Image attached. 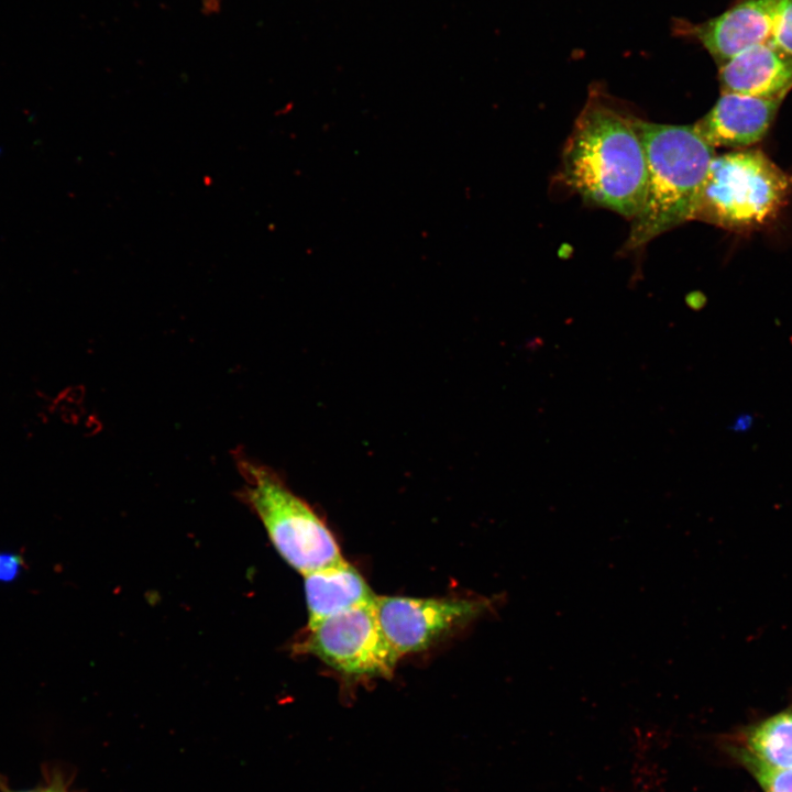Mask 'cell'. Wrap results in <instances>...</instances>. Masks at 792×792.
I'll return each mask as SVG.
<instances>
[{
	"label": "cell",
	"mask_w": 792,
	"mask_h": 792,
	"mask_svg": "<svg viewBox=\"0 0 792 792\" xmlns=\"http://www.w3.org/2000/svg\"><path fill=\"white\" fill-rule=\"evenodd\" d=\"M564 175L586 201L627 218L640 210L648 170L634 121L592 96L563 153Z\"/></svg>",
	"instance_id": "cell-1"
},
{
	"label": "cell",
	"mask_w": 792,
	"mask_h": 792,
	"mask_svg": "<svg viewBox=\"0 0 792 792\" xmlns=\"http://www.w3.org/2000/svg\"><path fill=\"white\" fill-rule=\"evenodd\" d=\"M632 121L644 145L648 170L645 200L632 218L626 242L627 249L635 250L694 219L716 153L694 125Z\"/></svg>",
	"instance_id": "cell-2"
},
{
	"label": "cell",
	"mask_w": 792,
	"mask_h": 792,
	"mask_svg": "<svg viewBox=\"0 0 792 792\" xmlns=\"http://www.w3.org/2000/svg\"><path fill=\"white\" fill-rule=\"evenodd\" d=\"M792 193V178L759 150H737L713 158L694 219L733 231L772 222Z\"/></svg>",
	"instance_id": "cell-3"
},
{
	"label": "cell",
	"mask_w": 792,
	"mask_h": 792,
	"mask_svg": "<svg viewBox=\"0 0 792 792\" xmlns=\"http://www.w3.org/2000/svg\"><path fill=\"white\" fill-rule=\"evenodd\" d=\"M243 496L282 558L301 574L342 562L339 544L319 515L267 466L240 461Z\"/></svg>",
	"instance_id": "cell-4"
},
{
	"label": "cell",
	"mask_w": 792,
	"mask_h": 792,
	"mask_svg": "<svg viewBox=\"0 0 792 792\" xmlns=\"http://www.w3.org/2000/svg\"><path fill=\"white\" fill-rule=\"evenodd\" d=\"M299 650L345 676L358 679L389 678L400 659L378 624L374 603L348 609L309 628Z\"/></svg>",
	"instance_id": "cell-5"
},
{
	"label": "cell",
	"mask_w": 792,
	"mask_h": 792,
	"mask_svg": "<svg viewBox=\"0 0 792 792\" xmlns=\"http://www.w3.org/2000/svg\"><path fill=\"white\" fill-rule=\"evenodd\" d=\"M487 606L485 601L469 598L376 596L374 602L378 624L400 657L429 648Z\"/></svg>",
	"instance_id": "cell-6"
},
{
	"label": "cell",
	"mask_w": 792,
	"mask_h": 792,
	"mask_svg": "<svg viewBox=\"0 0 792 792\" xmlns=\"http://www.w3.org/2000/svg\"><path fill=\"white\" fill-rule=\"evenodd\" d=\"M776 10L777 0H738L704 22L674 19L672 32L701 44L719 67L745 50L771 41Z\"/></svg>",
	"instance_id": "cell-7"
},
{
	"label": "cell",
	"mask_w": 792,
	"mask_h": 792,
	"mask_svg": "<svg viewBox=\"0 0 792 792\" xmlns=\"http://www.w3.org/2000/svg\"><path fill=\"white\" fill-rule=\"evenodd\" d=\"M782 101L722 92L694 128L714 148L743 150L766 136Z\"/></svg>",
	"instance_id": "cell-8"
},
{
	"label": "cell",
	"mask_w": 792,
	"mask_h": 792,
	"mask_svg": "<svg viewBox=\"0 0 792 792\" xmlns=\"http://www.w3.org/2000/svg\"><path fill=\"white\" fill-rule=\"evenodd\" d=\"M718 69L722 92L783 100L792 90V54L771 41L745 50Z\"/></svg>",
	"instance_id": "cell-9"
},
{
	"label": "cell",
	"mask_w": 792,
	"mask_h": 792,
	"mask_svg": "<svg viewBox=\"0 0 792 792\" xmlns=\"http://www.w3.org/2000/svg\"><path fill=\"white\" fill-rule=\"evenodd\" d=\"M304 587L308 628L376 598L363 576L345 560L304 574Z\"/></svg>",
	"instance_id": "cell-10"
},
{
	"label": "cell",
	"mask_w": 792,
	"mask_h": 792,
	"mask_svg": "<svg viewBox=\"0 0 792 792\" xmlns=\"http://www.w3.org/2000/svg\"><path fill=\"white\" fill-rule=\"evenodd\" d=\"M724 748L777 769H792V706L740 730Z\"/></svg>",
	"instance_id": "cell-11"
},
{
	"label": "cell",
	"mask_w": 792,
	"mask_h": 792,
	"mask_svg": "<svg viewBox=\"0 0 792 792\" xmlns=\"http://www.w3.org/2000/svg\"><path fill=\"white\" fill-rule=\"evenodd\" d=\"M725 750L750 772L763 792H792V769L771 768L738 750Z\"/></svg>",
	"instance_id": "cell-12"
},
{
	"label": "cell",
	"mask_w": 792,
	"mask_h": 792,
	"mask_svg": "<svg viewBox=\"0 0 792 792\" xmlns=\"http://www.w3.org/2000/svg\"><path fill=\"white\" fill-rule=\"evenodd\" d=\"M771 42L792 54V0H777Z\"/></svg>",
	"instance_id": "cell-13"
},
{
	"label": "cell",
	"mask_w": 792,
	"mask_h": 792,
	"mask_svg": "<svg viewBox=\"0 0 792 792\" xmlns=\"http://www.w3.org/2000/svg\"><path fill=\"white\" fill-rule=\"evenodd\" d=\"M70 776L58 767L43 768V781L38 784L40 792H76L70 789Z\"/></svg>",
	"instance_id": "cell-14"
},
{
	"label": "cell",
	"mask_w": 792,
	"mask_h": 792,
	"mask_svg": "<svg viewBox=\"0 0 792 792\" xmlns=\"http://www.w3.org/2000/svg\"><path fill=\"white\" fill-rule=\"evenodd\" d=\"M24 565L22 557L12 552H0V583L14 581Z\"/></svg>",
	"instance_id": "cell-15"
},
{
	"label": "cell",
	"mask_w": 792,
	"mask_h": 792,
	"mask_svg": "<svg viewBox=\"0 0 792 792\" xmlns=\"http://www.w3.org/2000/svg\"><path fill=\"white\" fill-rule=\"evenodd\" d=\"M754 424V417L750 414H740L730 425V430L735 432H746Z\"/></svg>",
	"instance_id": "cell-16"
},
{
	"label": "cell",
	"mask_w": 792,
	"mask_h": 792,
	"mask_svg": "<svg viewBox=\"0 0 792 792\" xmlns=\"http://www.w3.org/2000/svg\"><path fill=\"white\" fill-rule=\"evenodd\" d=\"M0 790H1V792H40L38 785L33 789L14 790V789L10 788L7 784V782L3 781L1 778H0Z\"/></svg>",
	"instance_id": "cell-17"
},
{
	"label": "cell",
	"mask_w": 792,
	"mask_h": 792,
	"mask_svg": "<svg viewBox=\"0 0 792 792\" xmlns=\"http://www.w3.org/2000/svg\"><path fill=\"white\" fill-rule=\"evenodd\" d=\"M205 8L209 9L210 11L215 10L219 6V0H204Z\"/></svg>",
	"instance_id": "cell-18"
}]
</instances>
